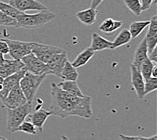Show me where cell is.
I'll use <instances>...</instances> for the list:
<instances>
[{
	"instance_id": "6da1fadb",
	"label": "cell",
	"mask_w": 157,
	"mask_h": 140,
	"mask_svg": "<svg viewBox=\"0 0 157 140\" xmlns=\"http://www.w3.org/2000/svg\"><path fill=\"white\" fill-rule=\"evenodd\" d=\"M52 115L67 118L69 116H78L89 119L93 115L91 98L88 96L79 97L62 90L56 83L51 84Z\"/></svg>"
},
{
	"instance_id": "7a4b0ae2",
	"label": "cell",
	"mask_w": 157,
	"mask_h": 140,
	"mask_svg": "<svg viewBox=\"0 0 157 140\" xmlns=\"http://www.w3.org/2000/svg\"><path fill=\"white\" fill-rule=\"evenodd\" d=\"M56 18V15L48 9L40 11L33 14L22 13L16 18L18 28L36 29L44 27Z\"/></svg>"
},
{
	"instance_id": "3957f363",
	"label": "cell",
	"mask_w": 157,
	"mask_h": 140,
	"mask_svg": "<svg viewBox=\"0 0 157 140\" xmlns=\"http://www.w3.org/2000/svg\"><path fill=\"white\" fill-rule=\"evenodd\" d=\"M32 102H27L25 105L15 109H8L7 128L10 132L14 133L19 126L23 123L27 116L32 111Z\"/></svg>"
},
{
	"instance_id": "277c9868",
	"label": "cell",
	"mask_w": 157,
	"mask_h": 140,
	"mask_svg": "<svg viewBox=\"0 0 157 140\" xmlns=\"http://www.w3.org/2000/svg\"><path fill=\"white\" fill-rule=\"evenodd\" d=\"M48 76H37L26 72L25 76L20 80L19 85L28 102L33 101L38 89Z\"/></svg>"
},
{
	"instance_id": "5b68a950",
	"label": "cell",
	"mask_w": 157,
	"mask_h": 140,
	"mask_svg": "<svg viewBox=\"0 0 157 140\" xmlns=\"http://www.w3.org/2000/svg\"><path fill=\"white\" fill-rule=\"evenodd\" d=\"M64 49L56 46L41 44L39 43H32L31 53L42 62L46 64L50 59L56 54L63 53Z\"/></svg>"
},
{
	"instance_id": "8992f818",
	"label": "cell",
	"mask_w": 157,
	"mask_h": 140,
	"mask_svg": "<svg viewBox=\"0 0 157 140\" xmlns=\"http://www.w3.org/2000/svg\"><path fill=\"white\" fill-rule=\"evenodd\" d=\"M21 61L24 64L22 70H25L26 72L37 75V76H43V75L48 76L46 64L39 60L32 53L22 57Z\"/></svg>"
},
{
	"instance_id": "52a82bcc",
	"label": "cell",
	"mask_w": 157,
	"mask_h": 140,
	"mask_svg": "<svg viewBox=\"0 0 157 140\" xmlns=\"http://www.w3.org/2000/svg\"><path fill=\"white\" fill-rule=\"evenodd\" d=\"M9 47V54L15 60L21 61L22 57L31 53L33 42H22L3 38Z\"/></svg>"
},
{
	"instance_id": "ba28073f",
	"label": "cell",
	"mask_w": 157,
	"mask_h": 140,
	"mask_svg": "<svg viewBox=\"0 0 157 140\" xmlns=\"http://www.w3.org/2000/svg\"><path fill=\"white\" fill-rule=\"evenodd\" d=\"M68 60L67 53L66 51H63V53L54 55L46 63L48 76L53 75V76L60 77L62 70H63L65 63Z\"/></svg>"
},
{
	"instance_id": "9c48e42d",
	"label": "cell",
	"mask_w": 157,
	"mask_h": 140,
	"mask_svg": "<svg viewBox=\"0 0 157 140\" xmlns=\"http://www.w3.org/2000/svg\"><path fill=\"white\" fill-rule=\"evenodd\" d=\"M3 102L8 109H15L25 105L28 101L18 84L9 92Z\"/></svg>"
},
{
	"instance_id": "30bf717a",
	"label": "cell",
	"mask_w": 157,
	"mask_h": 140,
	"mask_svg": "<svg viewBox=\"0 0 157 140\" xmlns=\"http://www.w3.org/2000/svg\"><path fill=\"white\" fill-rule=\"evenodd\" d=\"M9 4L21 12L25 13L28 10L42 11L48 9L44 4L37 0H10Z\"/></svg>"
},
{
	"instance_id": "8fae6325",
	"label": "cell",
	"mask_w": 157,
	"mask_h": 140,
	"mask_svg": "<svg viewBox=\"0 0 157 140\" xmlns=\"http://www.w3.org/2000/svg\"><path fill=\"white\" fill-rule=\"evenodd\" d=\"M24 64L21 61L4 59L0 62V77L6 78L22 70Z\"/></svg>"
},
{
	"instance_id": "7c38bea8",
	"label": "cell",
	"mask_w": 157,
	"mask_h": 140,
	"mask_svg": "<svg viewBox=\"0 0 157 140\" xmlns=\"http://www.w3.org/2000/svg\"><path fill=\"white\" fill-rule=\"evenodd\" d=\"M25 73L26 71L25 70H21L10 76L4 78V82L2 84L3 89L0 92V99H2V101H4L6 98L7 97L9 92L16 85H18L20 82V80L25 76Z\"/></svg>"
},
{
	"instance_id": "4fadbf2b",
	"label": "cell",
	"mask_w": 157,
	"mask_h": 140,
	"mask_svg": "<svg viewBox=\"0 0 157 140\" xmlns=\"http://www.w3.org/2000/svg\"><path fill=\"white\" fill-rule=\"evenodd\" d=\"M132 73V84L139 99H142L145 96L144 80L142 76L140 70L133 65L129 66Z\"/></svg>"
},
{
	"instance_id": "5bb4252c",
	"label": "cell",
	"mask_w": 157,
	"mask_h": 140,
	"mask_svg": "<svg viewBox=\"0 0 157 140\" xmlns=\"http://www.w3.org/2000/svg\"><path fill=\"white\" fill-rule=\"evenodd\" d=\"M52 115L50 111L45 109H39L33 113H30L27 116L26 120L32 123L35 127L38 132L41 133L43 131V127L46 120L49 117Z\"/></svg>"
},
{
	"instance_id": "9a60e30c",
	"label": "cell",
	"mask_w": 157,
	"mask_h": 140,
	"mask_svg": "<svg viewBox=\"0 0 157 140\" xmlns=\"http://www.w3.org/2000/svg\"><path fill=\"white\" fill-rule=\"evenodd\" d=\"M148 32L145 34L148 54L155 49L157 45V16L155 15L150 20Z\"/></svg>"
},
{
	"instance_id": "2e32d148",
	"label": "cell",
	"mask_w": 157,
	"mask_h": 140,
	"mask_svg": "<svg viewBox=\"0 0 157 140\" xmlns=\"http://www.w3.org/2000/svg\"><path fill=\"white\" fill-rule=\"evenodd\" d=\"M148 47H147L146 36H144V37L143 38L142 41L140 42L139 45L136 48L135 54H134L133 62L132 64L140 70L141 64L147 58H148Z\"/></svg>"
},
{
	"instance_id": "e0dca14e",
	"label": "cell",
	"mask_w": 157,
	"mask_h": 140,
	"mask_svg": "<svg viewBox=\"0 0 157 140\" xmlns=\"http://www.w3.org/2000/svg\"><path fill=\"white\" fill-rule=\"evenodd\" d=\"M112 42L106 40L97 32H94L91 35V43L90 48L94 51H103L105 49H111Z\"/></svg>"
},
{
	"instance_id": "ac0fdd59",
	"label": "cell",
	"mask_w": 157,
	"mask_h": 140,
	"mask_svg": "<svg viewBox=\"0 0 157 140\" xmlns=\"http://www.w3.org/2000/svg\"><path fill=\"white\" fill-rule=\"evenodd\" d=\"M98 11L96 9L90 8L76 13V17L81 23L85 25L91 26L96 22Z\"/></svg>"
},
{
	"instance_id": "d6986e66",
	"label": "cell",
	"mask_w": 157,
	"mask_h": 140,
	"mask_svg": "<svg viewBox=\"0 0 157 140\" xmlns=\"http://www.w3.org/2000/svg\"><path fill=\"white\" fill-rule=\"evenodd\" d=\"M60 88L72 95L83 97L85 95L81 92L79 86H78L77 81H67L63 80L60 84H57Z\"/></svg>"
},
{
	"instance_id": "ffe728a7",
	"label": "cell",
	"mask_w": 157,
	"mask_h": 140,
	"mask_svg": "<svg viewBox=\"0 0 157 140\" xmlns=\"http://www.w3.org/2000/svg\"><path fill=\"white\" fill-rule=\"evenodd\" d=\"M95 53L96 51H93L90 47H88L81 51L71 63L75 68L84 66L94 56Z\"/></svg>"
},
{
	"instance_id": "44dd1931",
	"label": "cell",
	"mask_w": 157,
	"mask_h": 140,
	"mask_svg": "<svg viewBox=\"0 0 157 140\" xmlns=\"http://www.w3.org/2000/svg\"><path fill=\"white\" fill-rule=\"evenodd\" d=\"M78 77L77 68H75L69 61L65 63L60 74V78L63 80L77 81Z\"/></svg>"
},
{
	"instance_id": "7402d4cb",
	"label": "cell",
	"mask_w": 157,
	"mask_h": 140,
	"mask_svg": "<svg viewBox=\"0 0 157 140\" xmlns=\"http://www.w3.org/2000/svg\"><path fill=\"white\" fill-rule=\"evenodd\" d=\"M123 22L121 21L114 20L112 18H107L100 25L99 30L104 33H112L117 31L122 27Z\"/></svg>"
},
{
	"instance_id": "603a6c76",
	"label": "cell",
	"mask_w": 157,
	"mask_h": 140,
	"mask_svg": "<svg viewBox=\"0 0 157 140\" xmlns=\"http://www.w3.org/2000/svg\"><path fill=\"white\" fill-rule=\"evenodd\" d=\"M132 35H131L128 29H123L119 32L114 41L112 42V48L111 49H115V48L121 47L123 45H127L132 41Z\"/></svg>"
},
{
	"instance_id": "cb8c5ba5",
	"label": "cell",
	"mask_w": 157,
	"mask_h": 140,
	"mask_svg": "<svg viewBox=\"0 0 157 140\" xmlns=\"http://www.w3.org/2000/svg\"><path fill=\"white\" fill-rule=\"evenodd\" d=\"M150 22L147 21H135L129 26V32L132 35V38H137L145 29L148 27Z\"/></svg>"
},
{
	"instance_id": "d4e9b609",
	"label": "cell",
	"mask_w": 157,
	"mask_h": 140,
	"mask_svg": "<svg viewBox=\"0 0 157 140\" xmlns=\"http://www.w3.org/2000/svg\"><path fill=\"white\" fill-rule=\"evenodd\" d=\"M154 66H155V65L153 64L152 61H150L148 58H147L141 64V66H140V70L144 80H146L152 77L151 74Z\"/></svg>"
},
{
	"instance_id": "484cf974",
	"label": "cell",
	"mask_w": 157,
	"mask_h": 140,
	"mask_svg": "<svg viewBox=\"0 0 157 140\" xmlns=\"http://www.w3.org/2000/svg\"><path fill=\"white\" fill-rule=\"evenodd\" d=\"M123 1L127 8L132 12L134 15L136 16L141 15L142 10L141 2L140 0H123Z\"/></svg>"
},
{
	"instance_id": "4316f807",
	"label": "cell",
	"mask_w": 157,
	"mask_h": 140,
	"mask_svg": "<svg viewBox=\"0 0 157 140\" xmlns=\"http://www.w3.org/2000/svg\"><path fill=\"white\" fill-rule=\"evenodd\" d=\"M0 11L13 18H16L18 15L23 13L18 11V9H16L9 4H6V3L1 1H0Z\"/></svg>"
},
{
	"instance_id": "83f0119b",
	"label": "cell",
	"mask_w": 157,
	"mask_h": 140,
	"mask_svg": "<svg viewBox=\"0 0 157 140\" xmlns=\"http://www.w3.org/2000/svg\"><path fill=\"white\" fill-rule=\"evenodd\" d=\"M22 131L30 135H36L37 133V130L32 123L27 120L22 123L18 128L17 131Z\"/></svg>"
},
{
	"instance_id": "f1b7e54d",
	"label": "cell",
	"mask_w": 157,
	"mask_h": 140,
	"mask_svg": "<svg viewBox=\"0 0 157 140\" xmlns=\"http://www.w3.org/2000/svg\"><path fill=\"white\" fill-rule=\"evenodd\" d=\"M0 26L14 27L18 28L17 22H16V18L10 17V16L6 15L1 11H0Z\"/></svg>"
},
{
	"instance_id": "f546056e",
	"label": "cell",
	"mask_w": 157,
	"mask_h": 140,
	"mask_svg": "<svg viewBox=\"0 0 157 140\" xmlns=\"http://www.w3.org/2000/svg\"><path fill=\"white\" fill-rule=\"evenodd\" d=\"M157 89V78L151 77L149 79L144 80V93L146 94L151 93Z\"/></svg>"
},
{
	"instance_id": "4dcf8cb0",
	"label": "cell",
	"mask_w": 157,
	"mask_h": 140,
	"mask_svg": "<svg viewBox=\"0 0 157 140\" xmlns=\"http://www.w3.org/2000/svg\"><path fill=\"white\" fill-rule=\"evenodd\" d=\"M156 0H142L141 5H142V10L146 11L148 10L152 5V4H156Z\"/></svg>"
},
{
	"instance_id": "1f68e13d",
	"label": "cell",
	"mask_w": 157,
	"mask_h": 140,
	"mask_svg": "<svg viewBox=\"0 0 157 140\" xmlns=\"http://www.w3.org/2000/svg\"><path fill=\"white\" fill-rule=\"evenodd\" d=\"M119 138L121 140H149L148 138H144L140 136H128L123 134H119Z\"/></svg>"
},
{
	"instance_id": "d6a6232c",
	"label": "cell",
	"mask_w": 157,
	"mask_h": 140,
	"mask_svg": "<svg viewBox=\"0 0 157 140\" xmlns=\"http://www.w3.org/2000/svg\"><path fill=\"white\" fill-rule=\"evenodd\" d=\"M0 53L4 55L9 54L8 45L3 39H0Z\"/></svg>"
},
{
	"instance_id": "836d02e7",
	"label": "cell",
	"mask_w": 157,
	"mask_h": 140,
	"mask_svg": "<svg viewBox=\"0 0 157 140\" xmlns=\"http://www.w3.org/2000/svg\"><path fill=\"white\" fill-rule=\"evenodd\" d=\"M156 50H157V48L156 47L155 49H154L151 52V53H150L148 55V57L149 59L151 61H152V62H155L156 64L157 63V52H156Z\"/></svg>"
},
{
	"instance_id": "e575fe53",
	"label": "cell",
	"mask_w": 157,
	"mask_h": 140,
	"mask_svg": "<svg viewBox=\"0 0 157 140\" xmlns=\"http://www.w3.org/2000/svg\"><path fill=\"white\" fill-rule=\"evenodd\" d=\"M104 0H91V8L97 9L99 5L102 3Z\"/></svg>"
},
{
	"instance_id": "d590c367",
	"label": "cell",
	"mask_w": 157,
	"mask_h": 140,
	"mask_svg": "<svg viewBox=\"0 0 157 140\" xmlns=\"http://www.w3.org/2000/svg\"><path fill=\"white\" fill-rule=\"evenodd\" d=\"M151 76L152 77H156V78L157 77V66L156 65H155L153 67Z\"/></svg>"
},
{
	"instance_id": "8d00e7d4",
	"label": "cell",
	"mask_w": 157,
	"mask_h": 140,
	"mask_svg": "<svg viewBox=\"0 0 157 140\" xmlns=\"http://www.w3.org/2000/svg\"><path fill=\"white\" fill-rule=\"evenodd\" d=\"M148 139L149 140H157V135H155L152 137H150V138H148Z\"/></svg>"
},
{
	"instance_id": "74e56055",
	"label": "cell",
	"mask_w": 157,
	"mask_h": 140,
	"mask_svg": "<svg viewBox=\"0 0 157 140\" xmlns=\"http://www.w3.org/2000/svg\"><path fill=\"white\" fill-rule=\"evenodd\" d=\"M4 59H4V55L0 53V62H2V61H3Z\"/></svg>"
},
{
	"instance_id": "f35d334b",
	"label": "cell",
	"mask_w": 157,
	"mask_h": 140,
	"mask_svg": "<svg viewBox=\"0 0 157 140\" xmlns=\"http://www.w3.org/2000/svg\"><path fill=\"white\" fill-rule=\"evenodd\" d=\"M61 139H62V140H68V138H67V137L64 136V135H62Z\"/></svg>"
},
{
	"instance_id": "ab89813d",
	"label": "cell",
	"mask_w": 157,
	"mask_h": 140,
	"mask_svg": "<svg viewBox=\"0 0 157 140\" xmlns=\"http://www.w3.org/2000/svg\"><path fill=\"white\" fill-rule=\"evenodd\" d=\"M0 140H6V139L2 138V137H0Z\"/></svg>"
}]
</instances>
